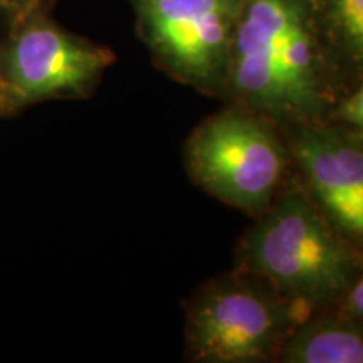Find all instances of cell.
<instances>
[{"instance_id":"277c9868","label":"cell","mask_w":363,"mask_h":363,"mask_svg":"<svg viewBox=\"0 0 363 363\" xmlns=\"http://www.w3.org/2000/svg\"><path fill=\"white\" fill-rule=\"evenodd\" d=\"M308 315L247 272L222 276L189 301L185 350L189 360L199 363L271 360Z\"/></svg>"},{"instance_id":"30bf717a","label":"cell","mask_w":363,"mask_h":363,"mask_svg":"<svg viewBox=\"0 0 363 363\" xmlns=\"http://www.w3.org/2000/svg\"><path fill=\"white\" fill-rule=\"evenodd\" d=\"M331 115L350 126L352 133L363 140V78L358 81L357 89L343 98Z\"/></svg>"},{"instance_id":"4fadbf2b","label":"cell","mask_w":363,"mask_h":363,"mask_svg":"<svg viewBox=\"0 0 363 363\" xmlns=\"http://www.w3.org/2000/svg\"><path fill=\"white\" fill-rule=\"evenodd\" d=\"M40 2H43V0H40Z\"/></svg>"},{"instance_id":"9c48e42d","label":"cell","mask_w":363,"mask_h":363,"mask_svg":"<svg viewBox=\"0 0 363 363\" xmlns=\"http://www.w3.org/2000/svg\"><path fill=\"white\" fill-rule=\"evenodd\" d=\"M318 30L333 71L363 78V0H311Z\"/></svg>"},{"instance_id":"ba28073f","label":"cell","mask_w":363,"mask_h":363,"mask_svg":"<svg viewBox=\"0 0 363 363\" xmlns=\"http://www.w3.org/2000/svg\"><path fill=\"white\" fill-rule=\"evenodd\" d=\"M281 363H363V321L343 313L306 316L276 353Z\"/></svg>"},{"instance_id":"5b68a950","label":"cell","mask_w":363,"mask_h":363,"mask_svg":"<svg viewBox=\"0 0 363 363\" xmlns=\"http://www.w3.org/2000/svg\"><path fill=\"white\" fill-rule=\"evenodd\" d=\"M130 2L140 34L163 71L206 94H224L242 0Z\"/></svg>"},{"instance_id":"8fae6325","label":"cell","mask_w":363,"mask_h":363,"mask_svg":"<svg viewBox=\"0 0 363 363\" xmlns=\"http://www.w3.org/2000/svg\"><path fill=\"white\" fill-rule=\"evenodd\" d=\"M340 313L363 321V272L340 301Z\"/></svg>"},{"instance_id":"8992f818","label":"cell","mask_w":363,"mask_h":363,"mask_svg":"<svg viewBox=\"0 0 363 363\" xmlns=\"http://www.w3.org/2000/svg\"><path fill=\"white\" fill-rule=\"evenodd\" d=\"M2 52L4 86L21 101L83 94L115 61L104 45L27 16Z\"/></svg>"},{"instance_id":"52a82bcc","label":"cell","mask_w":363,"mask_h":363,"mask_svg":"<svg viewBox=\"0 0 363 363\" xmlns=\"http://www.w3.org/2000/svg\"><path fill=\"white\" fill-rule=\"evenodd\" d=\"M288 128L303 189L345 238L363 244V140L325 121Z\"/></svg>"},{"instance_id":"7a4b0ae2","label":"cell","mask_w":363,"mask_h":363,"mask_svg":"<svg viewBox=\"0 0 363 363\" xmlns=\"http://www.w3.org/2000/svg\"><path fill=\"white\" fill-rule=\"evenodd\" d=\"M240 271L308 313L340 305L363 272L362 257L303 185L283 189L239 246Z\"/></svg>"},{"instance_id":"3957f363","label":"cell","mask_w":363,"mask_h":363,"mask_svg":"<svg viewBox=\"0 0 363 363\" xmlns=\"http://www.w3.org/2000/svg\"><path fill=\"white\" fill-rule=\"evenodd\" d=\"M195 185L225 206L259 216L284 189L286 140L267 118L235 103L206 118L184 148Z\"/></svg>"},{"instance_id":"7c38bea8","label":"cell","mask_w":363,"mask_h":363,"mask_svg":"<svg viewBox=\"0 0 363 363\" xmlns=\"http://www.w3.org/2000/svg\"><path fill=\"white\" fill-rule=\"evenodd\" d=\"M40 0H0V7L7 11L17 22L38 11Z\"/></svg>"},{"instance_id":"6da1fadb","label":"cell","mask_w":363,"mask_h":363,"mask_svg":"<svg viewBox=\"0 0 363 363\" xmlns=\"http://www.w3.org/2000/svg\"><path fill=\"white\" fill-rule=\"evenodd\" d=\"M335 83L311 0L240 2L224 94L291 126L325 121Z\"/></svg>"}]
</instances>
